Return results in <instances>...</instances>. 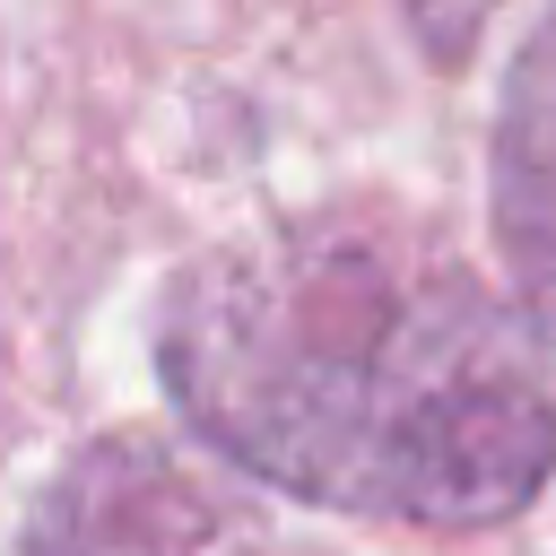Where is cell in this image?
Masks as SVG:
<instances>
[{
	"mask_svg": "<svg viewBox=\"0 0 556 556\" xmlns=\"http://www.w3.org/2000/svg\"><path fill=\"white\" fill-rule=\"evenodd\" d=\"M156 374L217 460L356 521L495 530L556 478V365L521 304L391 208L200 252Z\"/></svg>",
	"mask_w": 556,
	"mask_h": 556,
	"instance_id": "1",
	"label": "cell"
},
{
	"mask_svg": "<svg viewBox=\"0 0 556 556\" xmlns=\"http://www.w3.org/2000/svg\"><path fill=\"white\" fill-rule=\"evenodd\" d=\"M495 243L513 304L556 365V17L521 43L495 104Z\"/></svg>",
	"mask_w": 556,
	"mask_h": 556,
	"instance_id": "3",
	"label": "cell"
},
{
	"mask_svg": "<svg viewBox=\"0 0 556 556\" xmlns=\"http://www.w3.org/2000/svg\"><path fill=\"white\" fill-rule=\"evenodd\" d=\"M26 556H261V521L165 434H96L26 521Z\"/></svg>",
	"mask_w": 556,
	"mask_h": 556,
	"instance_id": "2",
	"label": "cell"
},
{
	"mask_svg": "<svg viewBox=\"0 0 556 556\" xmlns=\"http://www.w3.org/2000/svg\"><path fill=\"white\" fill-rule=\"evenodd\" d=\"M400 17H408V35L426 43V61H469L478 52V35H486V17H495V0H400Z\"/></svg>",
	"mask_w": 556,
	"mask_h": 556,
	"instance_id": "4",
	"label": "cell"
}]
</instances>
